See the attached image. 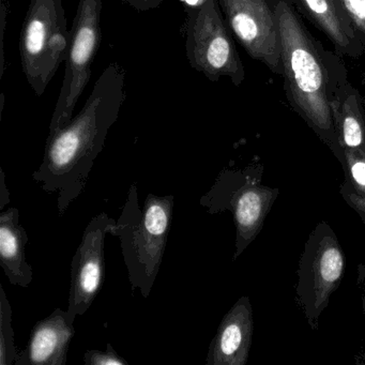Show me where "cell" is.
Wrapping results in <instances>:
<instances>
[{
	"instance_id": "cell-1",
	"label": "cell",
	"mask_w": 365,
	"mask_h": 365,
	"mask_svg": "<svg viewBox=\"0 0 365 365\" xmlns=\"http://www.w3.org/2000/svg\"><path fill=\"white\" fill-rule=\"evenodd\" d=\"M125 73L112 63L99 76L86 103L66 127L50 133L34 180L57 193L59 217L84 191L108 131L118 120L125 100Z\"/></svg>"
},
{
	"instance_id": "cell-2",
	"label": "cell",
	"mask_w": 365,
	"mask_h": 365,
	"mask_svg": "<svg viewBox=\"0 0 365 365\" xmlns=\"http://www.w3.org/2000/svg\"><path fill=\"white\" fill-rule=\"evenodd\" d=\"M274 14L288 96L301 116L339 161L343 153L335 129L332 104L327 93L326 71L322 59L289 5L279 1Z\"/></svg>"
},
{
	"instance_id": "cell-3",
	"label": "cell",
	"mask_w": 365,
	"mask_h": 365,
	"mask_svg": "<svg viewBox=\"0 0 365 365\" xmlns=\"http://www.w3.org/2000/svg\"><path fill=\"white\" fill-rule=\"evenodd\" d=\"M174 195L148 194L138 204V183L128 192L120 217L110 235L120 240L123 260L132 289L148 298L161 268L172 227Z\"/></svg>"
},
{
	"instance_id": "cell-4",
	"label": "cell",
	"mask_w": 365,
	"mask_h": 365,
	"mask_svg": "<svg viewBox=\"0 0 365 365\" xmlns=\"http://www.w3.org/2000/svg\"><path fill=\"white\" fill-rule=\"evenodd\" d=\"M262 174L260 166L242 170L225 168L200 200V206L210 215L224 211L232 213L236 228V250L232 262H236L260 234L279 197V189L262 185Z\"/></svg>"
},
{
	"instance_id": "cell-5",
	"label": "cell",
	"mask_w": 365,
	"mask_h": 365,
	"mask_svg": "<svg viewBox=\"0 0 365 365\" xmlns=\"http://www.w3.org/2000/svg\"><path fill=\"white\" fill-rule=\"evenodd\" d=\"M63 0H31L20 37L21 63L27 82L42 97L69 51Z\"/></svg>"
},
{
	"instance_id": "cell-6",
	"label": "cell",
	"mask_w": 365,
	"mask_h": 365,
	"mask_svg": "<svg viewBox=\"0 0 365 365\" xmlns=\"http://www.w3.org/2000/svg\"><path fill=\"white\" fill-rule=\"evenodd\" d=\"M345 269V254L336 234L326 221L318 222L307 237L297 269V301L313 330H317L320 316L341 285Z\"/></svg>"
},
{
	"instance_id": "cell-7",
	"label": "cell",
	"mask_w": 365,
	"mask_h": 365,
	"mask_svg": "<svg viewBox=\"0 0 365 365\" xmlns=\"http://www.w3.org/2000/svg\"><path fill=\"white\" fill-rule=\"evenodd\" d=\"M103 0H78L66 58L65 76L50 123V133L66 127L73 118L91 76V66L102 39Z\"/></svg>"
},
{
	"instance_id": "cell-8",
	"label": "cell",
	"mask_w": 365,
	"mask_h": 365,
	"mask_svg": "<svg viewBox=\"0 0 365 365\" xmlns=\"http://www.w3.org/2000/svg\"><path fill=\"white\" fill-rule=\"evenodd\" d=\"M185 11V52L190 66L211 82L226 76L239 86L245 80V68L222 19L217 0H208L202 7Z\"/></svg>"
},
{
	"instance_id": "cell-9",
	"label": "cell",
	"mask_w": 365,
	"mask_h": 365,
	"mask_svg": "<svg viewBox=\"0 0 365 365\" xmlns=\"http://www.w3.org/2000/svg\"><path fill=\"white\" fill-rule=\"evenodd\" d=\"M228 29L247 54L283 73L279 27L266 0H217Z\"/></svg>"
},
{
	"instance_id": "cell-10",
	"label": "cell",
	"mask_w": 365,
	"mask_h": 365,
	"mask_svg": "<svg viewBox=\"0 0 365 365\" xmlns=\"http://www.w3.org/2000/svg\"><path fill=\"white\" fill-rule=\"evenodd\" d=\"M116 223L106 212H101L91 219L83 232L82 241L71 264L67 311L74 322L78 316L86 314L103 285L106 237L112 232Z\"/></svg>"
},
{
	"instance_id": "cell-11",
	"label": "cell",
	"mask_w": 365,
	"mask_h": 365,
	"mask_svg": "<svg viewBox=\"0 0 365 365\" xmlns=\"http://www.w3.org/2000/svg\"><path fill=\"white\" fill-rule=\"evenodd\" d=\"M253 307L247 296L240 297L221 320L211 341L207 365H245L253 343Z\"/></svg>"
},
{
	"instance_id": "cell-12",
	"label": "cell",
	"mask_w": 365,
	"mask_h": 365,
	"mask_svg": "<svg viewBox=\"0 0 365 365\" xmlns=\"http://www.w3.org/2000/svg\"><path fill=\"white\" fill-rule=\"evenodd\" d=\"M74 334V322L69 313L57 307L34 326L29 344L19 351L14 365L67 364Z\"/></svg>"
},
{
	"instance_id": "cell-13",
	"label": "cell",
	"mask_w": 365,
	"mask_h": 365,
	"mask_svg": "<svg viewBox=\"0 0 365 365\" xmlns=\"http://www.w3.org/2000/svg\"><path fill=\"white\" fill-rule=\"evenodd\" d=\"M29 235L20 224L18 208L0 213V266L14 286L27 288L34 279L33 267L26 259Z\"/></svg>"
},
{
	"instance_id": "cell-14",
	"label": "cell",
	"mask_w": 365,
	"mask_h": 365,
	"mask_svg": "<svg viewBox=\"0 0 365 365\" xmlns=\"http://www.w3.org/2000/svg\"><path fill=\"white\" fill-rule=\"evenodd\" d=\"M335 129L341 149L365 150V120L354 100H348L339 110L332 104Z\"/></svg>"
},
{
	"instance_id": "cell-15",
	"label": "cell",
	"mask_w": 365,
	"mask_h": 365,
	"mask_svg": "<svg viewBox=\"0 0 365 365\" xmlns=\"http://www.w3.org/2000/svg\"><path fill=\"white\" fill-rule=\"evenodd\" d=\"M305 11L332 40L335 46L346 48L350 43L349 29L346 27L333 0H300Z\"/></svg>"
},
{
	"instance_id": "cell-16",
	"label": "cell",
	"mask_w": 365,
	"mask_h": 365,
	"mask_svg": "<svg viewBox=\"0 0 365 365\" xmlns=\"http://www.w3.org/2000/svg\"><path fill=\"white\" fill-rule=\"evenodd\" d=\"M18 354L12 328L11 304L4 286L0 285V365H14Z\"/></svg>"
},
{
	"instance_id": "cell-17",
	"label": "cell",
	"mask_w": 365,
	"mask_h": 365,
	"mask_svg": "<svg viewBox=\"0 0 365 365\" xmlns=\"http://www.w3.org/2000/svg\"><path fill=\"white\" fill-rule=\"evenodd\" d=\"M341 153L339 162L345 175L341 185L365 198V150L343 148Z\"/></svg>"
},
{
	"instance_id": "cell-18",
	"label": "cell",
	"mask_w": 365,
	"mask_h": 365,
	"mask_svg": "<svg viewBox=\"0 0 365 365\" xmlns=\"http://www.w3.org/2000/svg\"><path fill=\"white\" fill-rule=\"evenodd\" d=\"M84 363L86 365H127L123 356L117 354L112 344H106V351L91 349L85 352Z\"/></svg>"
},
{
	"instance_id": "cell-19",
	"label": "cell",
	"mask_w": 365,
	"mask_h": 365,
	"mask_svg": "<svg viewBox=\"0 0 365 365\" xmlns=\"http://www.w3.org/2000/svg\"><path fill=\"white\" fill-rule=\"evenodd\" d=\"M337 5L365 36V0H336Z\"/></svg>"
},
{
	"instance_id": "cell-20",
	"label": "cell",
	"mask_w": 365,
	"mask_h": 365,
	"mask_svg": "<svg viewBox=\"0 0 365 365\" xmlns=\"http://www.w3.org/2000/svg\"><path fill=\"white\" fill-rule=\"evenodd\" d=\"M339 193L345 200L346 204L360 217L361 221L365 225V198L354 192L348 190L347 187L341 185Z\"/></svg>"
},
{
	"instance_id": "cell-21",
	"label": "cell",
	"mask_w": 365,
	"mask_h": 365,
	"mask_svg": "<svg viewBox=\"0 0 365 365\" xmlns=\"http://www.w3.org/2000/svg\"><path fill=\"white\" fill-rule=\"evenodd\" d=\"M125 1L133 9L146 12L158 9L165 0H125Z\"/></svg>"
},
{
	"instance_id": "cell-22",
	"label": "cell",
	"mask_w": 365,
	"mask_h": 365,
	"mask_svg": "<svg viewBox=\"0 0 365 365\" xmlns=\"http://www.w3.org/2000/svg\"><path fill=\"white\" fill-rule=\"evenodd\" d=\"M0 209L3 210L4 207L10 202V192L6 185L5 172L0 170Z\"/></svg>"
},
{
	"instance_id": "cell-23",
	"label": "cell",
	"mask_w": 365,
	"mask_h": 365,
	"mask_svg": "<svg viewBox=\"0 0 365 365\" xmlns=\"http://www.w3.org/2000/svg\"><path fill=\"white\" fill-rule=\"evenodd\" d=\"M185 7V10L196 9L202 7L208 0H180Z\"/></svg>"
},
{
	"instance_id": "cell-24",
	"label": "cell",
	"mask_w": 365,
	"mask_h": 365,
	"mask_svg": "<svg viewBox=\"0 0 365 365\" xmlns=\"http://www.w3.org/2000/svg\"><path fill=\"white\" fill-rule=\"evenodd\" d=\"M358 284L362 286L365 290V266L364 264H359L358 266Z\"/></svg>"
},
{
	"instance_id": "cell-25",
	"label": "cell",
	"mask_w": 365,
	"mask_h": 365,
	"mask_svg": "<svg viewBox=\"0 0 365 365\" xmlns=\"http://www.w3.org/2000/svg\"><path fill=\"white\" fill-rule=\"evenodd\" d=\"M362 305H363V309H364L365 312V294L362 297Z\"/></svg>"
}]
</instances>
